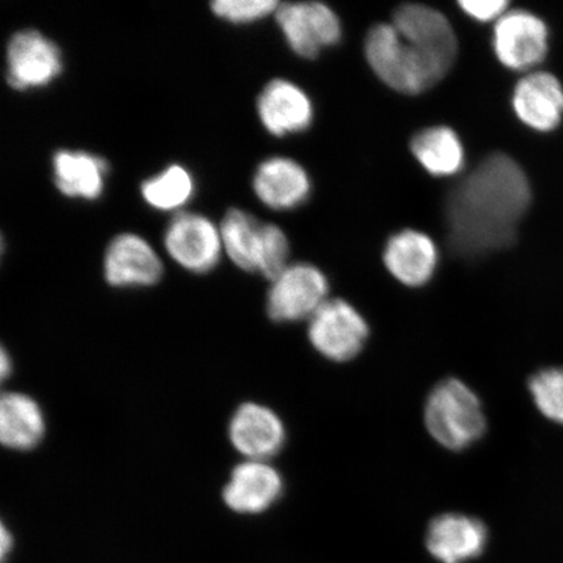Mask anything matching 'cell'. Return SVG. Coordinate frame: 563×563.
Masks as SVG:
<instances>
[{
  "label": "cell",
  "mask_w": 563,
  "mask_h": 563,
  "mask_svg": "<svg viewBox=\"0 0 563 563\" xmlns=\"http://www.w3.org/2000/svg\"><path fill=\"white\" fill-rule=\"evenodd\" d=\"M140 189L147 206L172 211L187 206L195 195L196 185L192 174L185 166L175 164L144 180Z\"/></svg>",
  "instance_id": "obj_23"
},
{
  "label": "cell",
  "mask_w": 563,
  "mask_h": 563,
  "mask_svg": "<svg viewBox=\"0 0 563 563\" xmlns=\"http://www.w3.org/2000/svg\"><path fill=\"white\" fill-rule=\"evenodd\" d=\"M531 200L522 167L506 154H490L448 195L450 250L457 257L475 260L509 249Z\"/></svg>",
  "instance_id": "obj_1"
},
{
  "label": "cell",
  "mask_w": 563,
  "mask_h": 563,
  "mask_svg": "<svg viewBox=\"0 0 563 563\" xmlns=\"http://www.w3.org/2000/svg\"><path fill=\"white\" fill-rule=\"evenodd\" d=\"M13 548V538L12 533L5 525H2V532H0V552H2V562H7V558H9Z\"/></svg>",
  "instance_id": "obj_27"
},
{
  "label": "cell",
  "mask_w": 563,
  "mask_h": 563,
  "mask_svg": "<svg viewBox=\"0 0 563 563\" xmlns=\"http://www.w3.org/2000/svg\"><path fill=\"white\" fill-rule=\"evenodd\" d=\"M253 191L265 207L273 210H294L311 195V180L298 162L272 157L262 162L253 175Z\"/></svg>",
  "instance_id": "obj_17"
},
{
  "label": "cell",
  "mask_w": 563,
  "mask_h": 563,
  "mask_svg": "<svg viewBox=\"0 0 563 563\" xmlns=\"http://www.w3.org/2000/svg\"><path fill=\"white\" fill-rule=\"evenodd\" d=\"M256 106L265 130L277 137L305 132L313 121V106L306 91L284 79L267 82Z\"/></svg>",
  "instance_id": "obj_16"
},
{
  "label": "cell",
  "mask_w": 563,
  "mask_h": 563,
  "mask_svg": "<svg viewBox=\"0 0 563 563\" xmlns=\"http://www.w3.org/2000/svg\"><path fill=\"white\" fill-rule=\"evenodd\" d=\"M164 244L168 256L194 274L213 272L224 252L220 228L197 213L176 214L167 224Z\"/></svg>",
  "instance_id": "obj_8"
},
{
  "label": "cell",
  "mask_w": 563,
  "mask_h": 563,
  "mask_svg": "<svg viewBox=\"0 0 563 563\" xmlns=\"http://www.w3.org/2000/svg\"><path fill=\"white\" fill-rule=\"evenodd\" d=\"M488 544L487 527L463 514H442L428 527L426 545L441 563H467L481 558Z\"/></svg>",
  "instance_id": "obj_15"
},
{
  "label": "cell",
  "mask_w": 563,
  "mask_h": 563,
  "mask_svg": "<svg viewBox=\"0 0 563 563\" xmlns=\"http://www.w3.org/2000/svg\"><path fill=\"white\" fill-rule=\"evenodd\" d=\"M368 336V322L346 300H327L309 319V342L328 361H352L361 354Z\"/></svg>",
  "instance_id": "obj_5"
},
{
  "label": "cell",
  "mask_w": 563,
  "mask_h": 563,
  "mask_svg": "<svg viewBox=\"0 0 563 563\" xmlns=\"http://www.w3.org/2000/svg\"><path fill=\"white\" fill-rule=\"evenodd\" d=\"M534 406L544 418L563 426V367L540 369L528 383Z\"/></svg>",
  "instance_id": "obj_24"
},
{
  "label": "cell",
  "mask_w": 563,
  "mask_h": 563,
  "mask_svg": "<svg viewBox=\"0 0 563 563\" xmlns=\"http://www.w3.org/2000/svg\"><path fill=\"white\" fill-rule=\"evenodd\" d=\"M284 490V477L269 462L243 461L232 468L222 499L231 511L257 516L273 508Z\"/></svg>",
  "instance_id": "obj_13"
},
{
  "label": "cell",
  "mask_w": 563,
  "mask_h": 563,
  "mask_svg": "<svg viewBox=\"0 0 563 563\" xmlns=\"http://www.w3.org/2000/svg\"><path fill=\"white\" fill-rule=\"evenodd\" d=\"M365 56L387 87L404 95H420L445 77L421 48L400 35L393 24L373 26L365 38Z\"/></svg>",
  "instance_id": "obj_2"
},
{
  "label": "cell",
  "mask_w": 563,
  "mask_h": 563,
  "mask_svg": "<svg viewBox=\"0 0 563 563\" xmlns=\"http://www.w3.org/2000/svg\"><path fill=\"white\" fill-rule=\"evenodd\" d=\"M424 419L432 438L453 452L473 446L487 431L481 399L456 378L445 379L429 394Z\"/></svg>",
  "instance_id": "obj_4"
},
{
  "label": "cell",
  "mask_w": 563,
  "mask_h": 563,
  "mask_svg": "<svg viewBox=\"0 0 563 563\" xmlns=\"http://www.w3.org/2000/svg\"><path fill=\"white\" fill-rule=\"evenodd\" d=\"M44 410L33 397L20 391L0 399V441L13 452H31L45 439Z\"/></svg>",
  "instance_id": "obj_21"
},
{
  "label": "cell",
  "mask_w": 563,
  "mask_h": 563,
  "mask_svg": "<svg viewBox=\"0 0 563 563\" xmlns=\"http://www.w3.org/2000/svg\"><path fill=\"white\" fill-rule=\"evenodd\" d=\"M493 47L505 67L514 70L530 69L545 58L547 25L543 20L527 11L506 12L495 26Z\"/></svg>",
  "instance_id": "obj_12"
},
{
  "label": "cell",
  "mask_w": 563,
  "mask_h": 563,
  "mask_svg": "<svg viewBox=\"0 0 563 563\" xmlns=\"http://www.w3.org/2000/svg\"><path fill=\"white\" fill-rule=\"evenodd\" d=\"M229 440L244 461L269 462L284 449L287 434L284 421L271 407L245 402L229 422Z\"/></svg>",
  "instance_id": "obj_10"
},
{
  "label": "cell",
  "mask_w": 563,
  "mask_h": 563,
  "mask_svg": "<svg viewBox=\"0 0 563 563\" xmlns=\"http://www.w3.org/2000/svg\"><path fill=\"white\" fill-rule=\"evenodd\" d=\"M13 368L12 358L9 352L5 349L2 350V355H0V373H2V378L11 376Z\"/></svg>",
  "instance_id": "obj_28"
},
{
  "label": "cell",
  "mask_w": 563,
  "mask_h": 563,
  "mask_svg": "<svg viewBox=\"0 0 563 563\" xmlns=\"http://www.w3.org/2000/svg\"><path fill=\"white\" fill-rule=\"evenodd\" d=\"M384 263L400 284L408 287L424 286L438 269V246L420 231L404 230L387 242Z\"/></svg>",
  "instance_id": "obj_18"
},
{
  "label": "cell",
  "mask_w": 563,
  "mask_h": 563,
  "mask_svg": "<svg viewBox=\"0 0 563 563\" xmlns=\"http://www.w3.org/2000/svg\"><path fill=\"white\" fill-rule=\"evenodd\" d=\"M512 108L520 121L531 129L554 130L563 115L561 82L548 73L527 75L514 90Z\"/></svg>",
  "instance_id": "obj_19"
},
{
  "label": "cell",
  "mask_w": 563,
  "mask_h": 563,
  "mask_svg": "<svg viewBox=\"0 0 563 563\" xmlns=\"http://www.w3.org/2000/svg\"><path fill=\"white\" fill-rule=\"evenodd\" d=\"M276 20L288 46L301 58H317L342 37L340 19L320 2L280 3Z\"/></svg>",
  "instance_id": "obj_9"
},
{
  "label": "cell",
  "mask_w": 563,
  "mask_h": 563,
  "mask_svg": "<svg viewBox=\"0 0 563 563\" xmlns=\"http://www.w3.org/2000/svg\"><path fill=\"white\" fill-rule=\"evenodd\" d=\"M415 158L433 176H452L462 170L464 151L460 137L448 126H431L411 141Z\"/></svg>",
  "instance_id": "obj_22"
},
{
  "label": "cell",
  "mask_w": 563,
  "mask_h": 563,
  "mask_svg": "<svg viewBox=\"0 0 563 563\" xmlns=\"http://www.w3.org/2000/svg\"><path fill=\"white\" fill-rule=\"evenodd\" d=\"M220 230L223 251L239 269L273 280L290 265V243L276 224L260 222L249 211L232 208Z\"/></svg>",
  "instance_id": "obj_3"
},
{
  "label": "cell",
  "mask_w": 563,
  "mask_h": 563,
  "mask_svg": "<svg viewBox=\"0 0 563 563\" xmlns=\"http://www.w3.org/2000/svg\"><path fill=\"white\" fill-rule=\"evenodd\" d=\"M164 263L150 242L133 232L117 235L106 249L103 276L114 288H146L159 284Z\"/></svg>",
  "instance_id": "obj_11"
},
{
  "label": "cell",
  "mask_w": 563,
  "mask_h": 563,
  "mask_svg": "<svg viewBox=\"0 0 563 563\" xmlns=\"http://www.w3.org/2000/svg\"><path fill=\"white\" fill-rule=\"evenodd\" d=\"M393 25L449 74L456 59L457 41L452 24L440 11L424 4H404L394 12Z\"/></svg>",
  "instance_id": "obj_14"
},
{
  "label": "cell",
  "mask_w": 563,
  "mask_h": 563,
  "mask_svg": "<svg viewBox=\"0 0 563 563\" xmlns=\"http://www.w3.org/2000/svg\"><path fill=\"white\" fill-rule=\"evenodd\" d=\"M65 62L58 45L44 33L23 30L12 35L5 51V80L12 89L26 91L51 86Z\"/></svg>",
  "instance_id": "obj_7"
},
{
  "label": "cell",
  "mask_w": 563,
  "mask_h": 563,
  "mask_svg": "<svg viewBox=\"0 0 563 563\" xmlns=\"http://www.w3.org/2000/svg\"><path fill=\"white\" fill-rule=\"evenodd\" d=\"M108 161L82 151L62 150L53 156V180L69 199L96 201L104 192Z\"/></svg>",
  "instance_id": "obj_20"
},
{
  "label": "cell",
  "mask_w": 563,
  "mask_h": 563,
  "mask_svg": "<svg viewBox=\"0 0 563 563\" xmlns=\"http://www.w3.org/2000/svg\"><path fill=\"white\" fill-rule=\"evenodd\" d=\"M271 282L266 313L274 322L309 320L328 300L329 282L325 274L311 264L288 265Z\"/></svg>",
  "instance_id": "obj_6"
},
{
  "label": "cell",
  "mask_w": 563,
  "mask_h": 563,
  "mask_svg": "<svg viewBox=\"0 0 563 563\" xmlns=\"http://www.w3.org/2000/svg\"><path fill=\"white\" fill-rule=\"evenodd\" d=\"M279 4L276 0H216L210 9L218 19L243 25L256 23L276 13Z\"/></svg>",
  "instance_id": "obj_25"
},
{
  "label": "cell",
  "mask_w": 563,
  "mask_h": 563,
  "mask_svg": "<svg viewBox=\"0 0 563 563\" xmlns=\"http://www.w3.org/2000/svg\"><path fill=\"white\" fill-rule=\"evenodd\" d=\"M460 7L470 18L488 23L501 19L508 12L509 2L506 0H462Z\"/></svg>",
  "instance_id": "obj_26"
}]
</instances>
